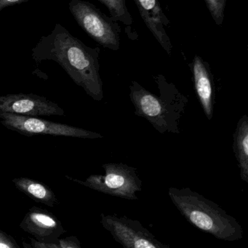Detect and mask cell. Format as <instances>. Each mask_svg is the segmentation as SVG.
<instances>
[{
  "label": "cell",
  "mask_w": 248,
  "mask_h": 248,
  "mask_svg": "<svg viewBox=\"0 0 248 248\" xmlns=\"http://www.w3.org/2000/svg\"><path fill=\"white\" fill-rule=\"evenodd\" d=\"M32 52L36 62L55 61L87 95L96 101L103 100V81L99 73L100 48L87 46L62 25L56 23L49 34L41 38Z\"/></svg>",
  "instance_id": "cell-1"
},
{
  "label": "cell",
  "mask_w": 248,
  "mask_h": 248,
  "mask_svg": "<svg viewBox=\"0 0 248 248\" xmlns=\"http://www.w3.org/2000/svg\"><path fill=\"white\" fill-rule=\"evenodd\" d=\"M160 94H153L139 83L130 84V98L135 108V115L148 121L160 134H180V122L189 103L173 83L162 74L154 76Z\"/></svg>",
  "instance_id": "cell-2"
},
{
  "label": "cell",
  "mask_w": 248,
  "mask_h": 248,
  "mask_svg": "<svg viewBox=\"0 0 248 248\" xmlns=\"http://www.w3.org/2000/svg\"><path fill=\"white\" fill-rule=\"evenodd\" d=\"M168 195L188 222L218 240L234 242L243 238V227L218 204L190 188L170 187Z\"/></svg>",
  "instance_id": "cell-3"
},
{
  "label": "cell",
  "mask_w": 248,
  "mask_h": 248,
  "mask_svg": "<svg viewBox=\"0 0 248 248\" xmlns=\"http://www.w3.org/2000/svg\"><path fill=\"white\" fill-rule=\"evenodd\" d=\"M68 8L79 26L93 40L113 51L120 48L121 27L94 4L83 0H71Z\"/></svg>",
  "instance_id": "cell-4"
},
{
  "label": "cell",
  "mask_w": 248,
  "mask_h": 248,
  "mask_svg": "<svg viewBox=\"0 0 248 248\" xmlns=\"http://www.w3.org/2000/svg\"><path fill=\"white\" fill-rule=\"evenodd\" d=\"M105 174L91 175L83 185L95 190L123 199L138 200L136 193L142 189V181L137 169L124 163L102 165Z\"/></svg>",
  "instance_id": "cell-5"
},
{
  "label": "cell",
  "mask_w": 248,
  "mask_h": 248,
  "mask_svg": "<svg viewBox=\"0 0 248 248\" xmlns=\"http://www.w3.org/2000/svg\"><path fill=\"white\" fill-rule=\"evenodd\" d=\"M1 124L8 129L17 131L27 137L36 135L65 136L82 139L103 138L99 133L71 125L55 123L32 116L1 113Z\"/></svg>",
  "instance_id": "cell-6"
},
{
  "label": "cell",
  "mask_w": 248,
  "mask_h": 248,
  "mask_svg": "<svg viewBox=\"0 0 248 248\" xmlns=\"http://www.w3.org/2000/svg\"><path fill=\"white\" fill-rule=\"evenodd\" d=\"M101 221L103 227L123 248H170L159 241L137 220L102 215Z\"/></svg>",
  "instance_id": "cell-7"
},
{
  "label": "cell",
  "mask_w": 248,
  "mask_h": 248,
  "mask_svg": "<svg viewBox=\"0 0 248 248\" xmlns=\"http://www.w3.org/2000/svg\"><path fill=\"white\" fill-rule=\"evenodd\" d=\"M0 112L32 117L64 115V110L56 103L33 94L0 96Z\"/></svg>",
  "instance_id": "cell-8"
},
{
  "label": "cell",
  "mask_w": 248,
  "mask_h": 248,
  "mask_svg": "<svg viewBox=\"0 0 248 248\" xmlns=\"http://www.w3.org/2000/svg\"><path fill=\"white\" fill-rule=\"evenodd\" d=\"M193 77L197 97L208 120L214 117L215 103V86L209 63L199 55H195L189 65Z\"/></svg>",
  "instance_id": "cell-9"
},
{
  "label": "cell",
  "mask_w": 248,
  "mask_h": 248,
  "mask_svg": "<svg viewBox=\"0 0 248 248\" xmlns=\"http://www.w3.org/2000/svg\"><path fill=\"white\" fill-rule=\"evenodd\" d=\"M134 1L149 30L168 55H171L173 45L167 32L170 21L158 0H134Z\"/></svg>",
  "instance_id": "cell-10"
},
{
  "label": "cell",
  "mask_w": 248,
  "mask_h": 248,
  "mask_svg": "<svg viewBox=\"0 0 248 248\" xmlns=\"http://www.w3.org/2000/svg\"><path fill=\"white\" fill-rule=\"evenodd\" d=\"M233 150L240 170L242 180L248 183V117L240 118L233 134Z\"/></svg>",
  "instance_id": "cell-11"
},
{
  "label": "cell",
  "mask_w": 248,
  "mask_h": 248,
  "mask_svg": "<svg viewBox=\"0 0 248 248\" xmlns=\"http://www.w3.org/2000/svg\"><path fill=\"white\" fill-rule=\"evenodd\" d=\"M106 6L110 13V17L115 22H121L125 26H131L133 19L127 7L126 0H98Z\"/></svg>",
  "instance_id": "cell-12"
},
{
  "label": "cell",
  "mask_w": 248,
  "mask_h": 248,
  "mask_svg": "<svg viewBox=\"0 0 248 248\" xmlns=\"http://www.w3.org/2000/svg\"><path fill=\"white\" fill-rule=\"evenodd\" d=\"M14 182L17 187L27 192L31 196L38 200L49 199L51 193L49 189L39 182L26 178H19L14 179Z\"/></svg>",
  "instance_id": "cell-13"
},
{
  "label": "cell",
  "mask_w": 248,
  "mask_h": 248,
  "mask_svg": "<svg viewBox=\"0 0 248 248\" xmlns=\"http://www.w3.org/2000/svg\"><path fill=\"white\" fill-rule=\"evenodd\" d=\"M227 1V0H205L213 19L218 26H221L224 23Z\"/></svg>",
  "instance_id": "cell-14"
},
{
  "label": "cell",
  "mask_w": 248,
  "mask_h": 248,
  "mask_svg": "<svg viewBox=\"0 0 248 248\" xmlns=\"http://www.w3.org/2000/svg\"><path fill=\"white\" fill-rule=\"evenodd\" d=\"M33 218H34L35 220H36V221L40 223L42 225L46 226V227H54L55 224H55V221H54L52 218L48 217V216L45 215V214H33Z\"/></svg>",
  "instance_id": "cell-15"
},
{
  "label": "cell",
  "mask_w": 248,
  "mask_h": 248,
  "mask_svg": "<svg viewBox=\"0 0 248 248\" xmlns=\"http://www.w3.org/2000/svg\"><path fill=\"white\" fill-rule=\"evenodd\" d=\"M29 1H31V0H0V12L5 7L22 4V3Z\"/></svg>",
  "instance_id": "cell-16"
},
{
  "label": "cell",
  "mask_w": 248,
  "mask_h": 248,
  "mask_svg": "<svg viewBox=\"0 0 248 248\" xmlns=\"http://www.w3.org/2000/svg\"><path fill=\"white\" fill-rule=\"evenodd\" d=\"M0 248H10L7 245L2 244V243H0Z\"/></svg>",
  "instance_id": "cell-17"
}]
</instances>
